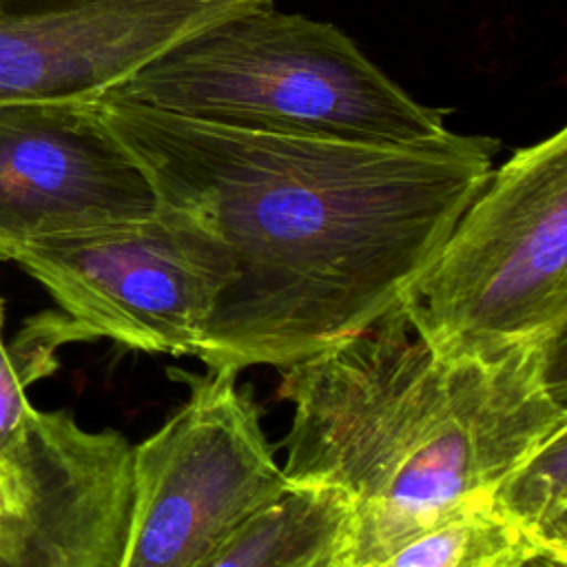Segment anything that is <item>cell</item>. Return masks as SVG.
<instances>
[{
	"label": "cell",
	"instance_id": "11",
	"mask_svg": "<svg viewBox=\"0 0 567 567\" xmlns=\"http://www.w3.org/2000/svg\"><path fill=\"white\" fill-rule=\"evenodd\" d=\"M536 554L540 547L494 509L487 492L399 545L377 567H523Z\"/></svg>",
	"mask_w": 567,
	"mask_h": 567
},
{
	"label": "cell",
	"instance_id": "12",
	"mask_svg": "<svg viewBox=\"0 0 567 567\" xmlns=\"http://www.w3.org/2000/svg\"><path fill=\"white\" fill-rule=\"evenodd\" d=\"M489 501L540 551L567 560V425L507 470L492 487Z\"/></svg>",
	"mask_w": 567,
	"mask_h": 567
},
{
	"label": "cell",
	"instance_id": "13",
	"mask_svg": "<svg viewBox=\"0 0 567 567\" xmlns=\"http://www.w3.org/2000/svg\"><path fill=\"white\" fill-rule=\"evenodd\" d=\"M523 567H567V560L540 551V554H536L534 558H529Z\"/></svg>",
	"mask_w": 567,
	"mask_h": 567
},
{
	"label": "cell",
	"instance_id": "7",
	"mask_svg": "<svg viewBox=\"0 0 567 567\" xmlns=\"http://www.w3.org/2000/svg\"><path fill=\"white\" fill-rule=\"evenodd\" d=\"M162 199L95 102L0 104V259L27 244L155 215Z\"/></svg>",
	"mask_w": 567,
	"mask_h": 567
},
{
	"label": "cell",
	"instance_id": "6",
	"mask_svg": "<svg viewBox=\"0 0 567 567\" xmlns=\"http://www.w3.org/2000/svg\"><path fill=\"white\" fill-rule=\"evenodd\" d=\"M84 337L155 354H195L233 277L224 244L162 204L146 219L27 244L13 257Z\"/></svg>",
	"mask_w": 567,
	"mask_h": 567
},
{
	"label": "cell",
	"instance_id": "1",
	"mask_svg": "<svg viewBox=\"0 0 567 567\" xmlns=\"http://www.w3.org/2000/svg\"><path fill=\"white\" fill-rule=\"evenodd\" d=\"M162 204L208 228L233 277L195 357L290 368L396 308L494 168L501 142L408 146L292 137L93 100Z\"/></svg>",
	"mask_w": 567,
	"mask_h": 567
},
{
	"label": "cell",
	"instance_id": "2",
	"mask_svg": "<svg viewBox=\"0 0 567 567\" xmlns=\"http://www.w3.org/2000/svg\"><path fill=\"white\" fill-rule=\"evenodd\" d=\"M281 472L350 503L334 567H377L567 425L565 337L436 357L401 306L284 370Z\"/></svg>",
	"mask_w": 567,
	"mask_h": 567
},
{
	"label": "cell",
	"instance_id": "5",
	"mask_svg": "<svg viewBox=\"0 0 567 567\" xmlns=\"http://www.w3.org/2000/svg\"><path fill=\"white\" fill-rule=\"evenodd\" d=\"M184 405L133 445L131 509L117 567H197L290 483L237 374L195 377Z\"/></svg>",
	"mask_w": 567,
	"mask_h": 567
},
{
	"label": "cell",
	"instance_id": "8",
	"mask_svg": "<svg viewBox=\"0 0 567 567\" xmlns=\"http://www.w3.org/2000/svg\"><path fill=\"white\" fill-rule=\"evenodd\" d=\"M272 0H0V104L93 102L195 33Z\"/></svg>",
	"mask_w": 567,
	"mask_h": 567
},
{
	"label": "cell",
	"instance_id": "4",
	"mask_svg": "<svg viewBox=\"0 0 567 567\" xmlns=\"http://www.w3.org/2000/svg\"><path fill=\"white\" fill-rule=\"evenodd\" d=\"M399 306L436 357L565 337L567 128L492 168Z\"/></svg>",
	"mask_w": 567,
	"mask_h": 567
},
{
	"label": "cell",
	"instance_id": "14",
	"mask_svg": "<svg viewBox=\"0 0 567 567\" xmlns=\"http://www.w3.org/2000/svg\"><path fill=\"white\" fill-rule=\"evenodd\" d=\"M0 319H2V308H0ZM44 430H47V412H44V425H42V443H44ZM42 443H40V452H42ZM38 463H40V454H38ZM35 472H38V465H35ZM33 481H35V474H33ZM31 487H33V483H31ZM31 487H29V492H31ZM0 489H2L4 494H9V492L4 489V485H2V483H0ZM29 492H27V494H29ZM27 494H22V496H13V494H9V496H11V498H24Z\"/></svg>",
	"mask_w": 567,
	"mask_h": 567
},
{
	"label": "cell",
	"instance_id": "3",
	"mask_svg": "<svg viewBox=\"0 0 567 567\" xmlns=\"http://www.w3.org/2000/svg\"><path fill=\"white\" fill-rule=\"evenodd\" d=\"M100 97L292 137L408 146L450 133L445 111L408 95L341 29L272 4L195 33Z\"/></svg>",
	"mask_w": 567,
	"mask_h": 567
},
{
	"label": "cell",
	"instance_id": "9",
	"mask_svg": "<svg viewBox=\"0 0 567 567\" xmlns=\"http://www.w3.org/2000/svg\"><path fill=\"white\" fill-rule=\"evenodd\" d=\"M133 445L51 412L31 492L0 489V567H117L131 509Z\"/></svg>",
	"mask_w": 567,
	"mask_h": 567
},
{
	"label": "cell",
	"instance_id": "10",
	"mask_svg": "<svg viewBox=\"0 0 567 567\" xmlns=\"http://www.w3.org/2000/svg\"><path fill=\"white\" fill-rule=\"evenodd\" d=\"M348 516L341 492L290 485L197 567H334Z\"/></svg>",
	"mask_w": 567,
	"mask_h": 567
}]
</instances>
